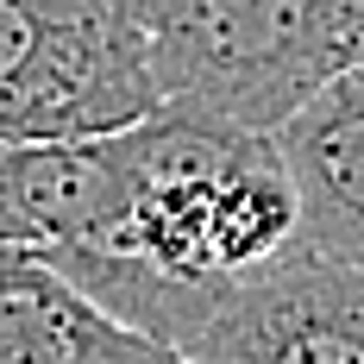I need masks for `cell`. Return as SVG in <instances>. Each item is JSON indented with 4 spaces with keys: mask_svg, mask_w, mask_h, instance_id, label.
I'll return each mask as SVG.
<instances>
[{
    "mask_svg": "<svg viewBox=\"0 0 364 364\" xmlns=\"http://www.w3.org/2000/svg\"><path fill=\"white\" fill-rule=\"evenodd\" d=\"M32 32H38L32 6H26V0H0V75L19 63V50L32 44Z\"/></svg>",
    "mask_w": 364,
    "mask_h": 364,
    "instance_id": "cell-8",
    "label": "cell"
},
{
    "mask_svg": "<svg viewBox=\"0 0 364 364\" xmlns=\"http://www.w3.org/2000/svg\"><path fill=\"white\" fill-rule=\"evenodd\" d=\"M170 352L176 364H364V270L289 245L214 283Z\"/></svg>",
    "mask_w": 364,
    "mask_h": 364,
    "instance_id": "cell-4",
    "label": "cell"
},
{
    "mask_svg": "<svg viewBox=\"0 0 364 364\" xmlns=\"http://www.w3.org/2000/svg\"><path fill=\"white\" fill-rule=\"evenodd\" d=\"M0 364H176V352L119 327L44 252L0 245Z\"/></svg>",
    "mask_w": 364,
    "mask_h": 364,
    "instance_id": "cell-7",
    "label": "cell"
},
{
    "mask_svg": "<svg viewBox=\"0 0 364 364\" xmlns=\"http://www.w3.org/2000/svg\"><path fill=\"white\" fill-rule=\"evenodd\" d=\"M270 139L295 188V245L364 270V63L333 75Z\"/></svg>",
    "mask_w": 364,
    "mask_h": 364,
    "instance_id": "cell-6",
    "label": "cell"
},
{
    "mask_svg": "<svg viewBox=\"0 0 364 364\" xmlns=\"http://www.w3.org/2000/svg\"><path fill=\"white\" fill-rule=\"evenodd\" d=\"M132 201L126 132L113 139H0V245H101Z\"/></svg>",
    "mask_w": 364,
    "mask_h": 364,
    "instance_id": "cell-5",
    "label": "cell"
},
{
    "mask_svg": "<svg viewBox=\"0 0 364 364\" xmlns=\"http://www.w3.org/2000/svg\"><path fill=\"white\" fill-rule=\"evenodd\" d=\"M38 19H82V13H101V6H126V13H157V0H26Z\"/></svg>",
    "mask_w": 364,
    "mask_h": 364,
    "instance_id": "cell-9",
    "label": "cell"
},
{
    "mask_svg": "<svg viewBox=\"0 0 364 364\" xmlns=\"http://www.w3.org/2000/svg\"><path fill=\"white\" fill-rule=\"evenodd\" d=\"M151 57L164 101L277 132L364 63V0H157Z\"/></svg>",
    "mask_w": 364,
    "mask_h": 364,
    "instance_id": "cell-2",
    "label": "cell"
},
{
    "mask_svg": "<svg viewBox=\"0 0 364 364\" xmlns=\"http://www.w3.org/2000/svg\"><path fill=\"white\" fill-rule=\"evenodd\" d=\"M132 201L107 252H126L182 289H214L295 245V188L270 132L164 101L126 132Z\"/></svg>",
    "mask_w": 364,
    "mask_h": 364,
    "instance_id": "cell-1",
    "label": "cell"
},
{
    "mask_svg": "<svg viewBox=\"0 0 364 364\" xmlns=\"http://www.w3.org/2000/svg\"><path fill=\"white\" fill-rule=\"evenodd\" d=\"M164 107L151 13L101 6L38 19L19 63L0 75V139H113Z\"/></svg>",
    "mask_w": 364,
    "mask_h": 364,
    "instance_id": "cell-3",
    "label": "cell"
}]
</instances>
